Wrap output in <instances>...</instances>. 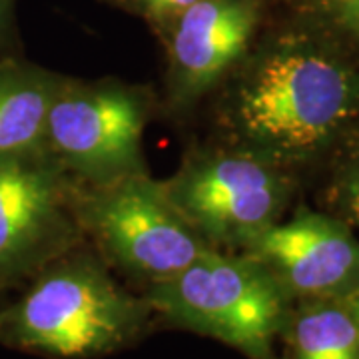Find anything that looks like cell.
I'll return each instance as SVG.
<instances>
[{"instance_id": "cell-7", "label": "cell", "mask_w": 359, "mask_h": 359, "mask_svg": "<svg viewBox=\"0 0 359 359\" xmlns=\"http://www.w3.org/2000/svg\"><path fill=\"white\" fill-rule=\"evenodd\" d=\"M76 194L78 180L44 148L0 158V294L86 242Z\"/></svg>"}, {"instance_id": "cell-15", "label": "cell", "mask_w": 359, "mask_h": 359, "mask_svg": "<svg viewBox=\"0 0 359 359\" xmlns=\"http://www.w3.org/2000/svg\"><path fill=\"white\" fill-rule=\"evenodd\" d=\"M16 6L18 0H0V56L20 54Z\"/></svg>"}, {"instance_id": "cell-13", "label": "cell", "mask_w": 359, "mask_h": 359, "mask_svg": "<svg viewBox=\"0 0 359 359\" xmlns=\"http://www.w3.org/2000/svg\"><path fill=\"white\" fill-rule=\"evenodd\" d=\"M106 6L140 18L152 30L156 39H166L168 32L178 22V18L192 6L196 0H100Z\"/></svg>"}, {"instance_id": "cell-14", "label": "cell", "mask_w": 359, "mask_h": 359, "mask_svg": "<svg viewBox=\"0 0 359 359\" xmlns=\"http://www.w3.org/2000/svg\"><path fill=\"white\" fill-rule=\"evenodd\" d=\"M287 6L316 16L359 50V0H283Z\"/></svg>"}, {"instance_id": "cell-12", "label": "cell", "mask_w": 359, "mask_h": 359, "mask_svg": "<svg viewBox=\"0 0 359 359\" xmlns=\"http://www.w3.org/2000/svg\"><path fill=\"white\" fill-rule=\"evenodd\" d=\"M330 182L325 190L327 212L359 226V136L330 164Z\"/></svg>"}, {"instance_id": "cell-2", "label": "cell", "mask_w": 359, "mask_h": 359, "mask_svg": "<svg viewBox=\"0 0 359 359\" xmlns=\"http://www.w3.org/2000/svg\"><path fill=\"white\" fill-rule=\"evenodd\" d=\"M0 309V344L50 359H92L138 339L154 311L144 295L120 285L112 268L84 244L22 285Z\"/></svg>"}, {"instance_id": "cell-4", "label": "cell", "mask_w": 359, "mask_h": 359, "mask_svg": "<svg viewBox=\"0 0 359 359\" xmlns=\"http://www.w3.org/2000/svg\"><path fill=\"white\" fill-rule=\"evenodd\" d=\"M144 297L168 323L218 339L250 359H273L290 299L252 257L208 248L176 276L150 283Z\"/></svg>"}, {"instance_id": "cell-8", "label": "cell", "mask_w": 359, "mask_h": 359, "mask_svg": "<svg viewBox=\"0 0 359 359\" xmlns=\"http://www.w3.org/2000/svg\"><path fill=\"white\" fill-rule=\"evenodd\" d=\"M282 0H196L160 44L166 56L160 112L184 122L252 48Z\"/></svg>"}, {"instance_id": "cell-6", "label": "cell", "mask_w": 359, "mask_h": 359, "mask_svg": "<svg viewBox=\"0 0 359 359\" xmlns=\"http://www.w3.org/2000/svg\"><path fill=\"white\" fill-rule=\"evenodd\" d=\"M156 114L160 98L146 84L65 74L46 118L44 150L82 184L142 172L144 132Z\"/></svg>"}, {"instance_id": "cell-16", "label": "cell", "mask_w": 359, "mask_h": 359, "mask_svg": "<svg viewBox=\"0 0 359 359\" xmlns=\"http://www.w3.org/2000/svg\"><path fill=\"white\" fill-rule=\"evenodd\" d=\"M339 302L346 306L347 311L353 316V320H355V323L359 325V285L355 287V290H353V292H349L347 295H344Z\"/></svg>"}, {"instance_id": "cell-11", "label": "cell", "mask_w": 359, "mask_h": 359, "mask_svg": "<svg viewBox=\"0 0 359 359\" xmlns=\"http://www.w3.org/2000/svg\"><path fill=\"white\" fill-rule=\"evenodd\" d=\"M282 335L292 359H359V325L339 299L292 304Z\"/></svg>"}, {"instance_id": "cell-5", "label": "cell", "mask_w": 359, "mask_h": 359, "mask_svg": "<svg viewBox=\"0 0 359 359\" xmlns=\"http://www.w3.org/2000/svg\"><path fill=\"white\" fill-rule=\"evenodd\" d=\"M76 216L96 254L144 285L176 276L210 248L150 170L100 184L78 182Z\"/></svg>"}, {"instance_id": "cell-1", "label": "cell", "mask_w": 359, "mask_h": 359, "mask_svg": "<svg viewBox=\"0 0 359 359\" xmlns=\"http://www.w3.org/2000/svg\"><path fill=\"white\" fill-rule=\"evenodd\" d=\"M205 106L212 140L304 178L359 136V50L282 0Z\"/></svg>"}, {"instance_id": "cell-3", "label": "cell", "mask_w": 359, "mask_h": 359, "mask_svg": "<svg viewBox=\"0 0 359 359\" xmlns=\"http://www.w3.org/2000/svg\"><path fill=\"white\" fill-rule=\"evenodd\" d=\"M302 178L262 156L205 138L192 144L164 192L210 248L240 252L285 218Z\"/></svg>"}, {"instance_id": "cell-9", "label": "cell", "mask_w": 359, "mask_h": 359, "mask_svg": "<svg viewBox=\"0 0 359 359\" xmlns=\"http://www.w3.org/2000/svg\"><path fill=\"white\" fill-rule=\"evenodd\" d=\"M278 283L290 304L341 299L359 285V240L332 212L299 205L240 250Z\"/></svg>"}, {"instance_id": "cell-10", "label": "cell", "mask_w": 359, "mask_h": 359, "mask_svg": "<svg viewBox=\"0 0 359 359\" xmlns=\"http://www.w3.org/2000/svg\"><path fill=\"white\" fill-rule=\"evenodd\" d=\"M62 78L22 54L0 56V158L44 148L46 118Z\"/></svg>"}]
</instances>
